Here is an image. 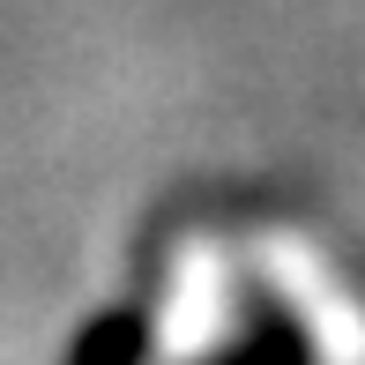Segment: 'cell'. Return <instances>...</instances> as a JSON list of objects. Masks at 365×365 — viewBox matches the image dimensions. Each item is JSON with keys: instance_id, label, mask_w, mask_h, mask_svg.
<instances>
[{"instance_id": "6da1fadb", "label": "cell", "mask_w": 365, "mask_h": 365, "mask_svg": "<svg viewBox=\"0 0 365 365\" xmlns=\"http://www.w3.org/2000/svg\"><path fill=\"white\" fill-rule=\"evenodd\" d=\"M90 365H365V313L291 224L202 217L149 246Z\"/></svg>"}]
</instances>
